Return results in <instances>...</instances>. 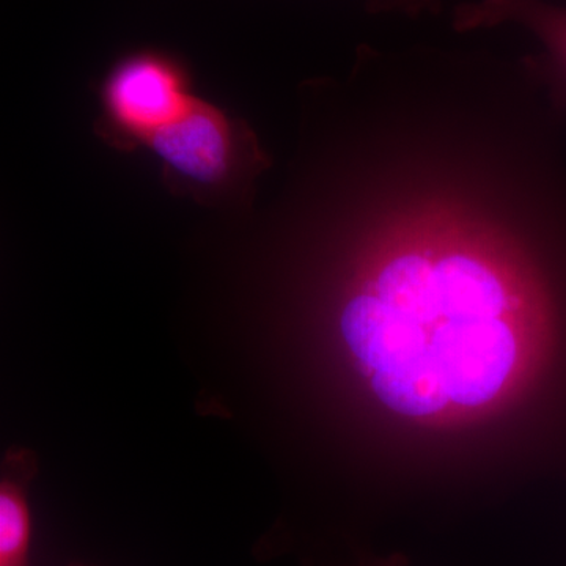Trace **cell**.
<instances>
[{
    "label": "cell",
    "mask_w": 566,
    "mask_h": 566,
    "mask_svg": "<svg viewBox=\"0 0 566 566\" xmlns=\"http://www.w3.org/2000/svg\"><path fill=\"white\" fill-rule=\"evenodd\" d=\"M32 523L20 490L3 483L0 493V566H28Z\"/></svg>",
    "instance_id": "cell-5"
},
{
    "label": "cell",
    "mask_w": 566,
    "mask_h": 566,
    "mask_svg": "<svg viewBox=\"0 0 566 566\" xmlns=\"http://www.w3.org/2000/svg\"><path fill=\"white\" fill-rule=\"evenodd\" d=\"M147 148L170 192L210 207L243 202L273 164L248 123L200 98Z\"/></svg>",
    "instance_id": "cell-2"
},
{
    "label": "cell",
    "mask_w": 566,
    "mask_h": 566,
    "mask_svg": "<svg viewBox=\"0 0 566 566\" xmlns=\"http://www.w3.org/2000/svg\"><path fill=\"white\" fill-rule=\"evenodd\" d=\"M370 566H400L397 560L385 562V564L370 565Z\"/></svg>",
    "instance_id": "cell-7"
},
{
    "label": "cell",
    "mask_w": 566,
    "mask_h": 566,
    "mask_svg": "<svg viewBox=\"0 0 566 566\" xmlns=\"http://www.w3.org/2000/svg\"><path fill=\"white\" fill-rule=\"evenodd\" d=\"M365 9L375 14H403L419 18L427 13H439L441 0H364Z\"/></svg>",
    "instance_id": "cell-6"
},
{
    "label": "cell",
    "mask_w": 566,
    "mask_h": 566,
    "mask_svg": "<svg viewBox=\"0 0 566 566\" xmlns=\"http://www.w3.org/2000/svg\"><path fill=\"white\" fill-rule=\"evenodd\" d=\"M513 24L526 29L543 51L528 55L536 76L545 84L558 109L566 111V9L545 0H479L453 11L452 28L458 33L486 31Z\"/></svg>",
    "instance_id": "cell-4"
},
{
    "label": "cell",
    "mask_w": 566,
    "mask_h": 566,
    "mask_svg": "<svg viewBox=\"0 0 566 566\" xmlns=\"http://www.w3.org/2000/svg\"><path fill=\"white\" fill-rule=\"evenodd\" d=\"M334 212L359 244L338 331L376 398L412 419L494 401L553 314L526 193L479 164L427 161L364 175Z\"/></svg>",
    "instance_id": "cell-1"
},
{
    "label": "cell",
    "mask_w": 566,
    "mask_h": 566,
    "mask_svg": "<svg viewBox=\"0 0 566 566\" xmlns=\"http://www.w3.org/2000/svg\"><path fill=\"white\" fill-rule=\"evenodd\" d=\"M102 114L95 132L109 147L134 151L191 106V76L185 63L158 50L126 55L104 77Z\"/></svg>",
    "instance_id": "cell-3"
}]
</instances>
